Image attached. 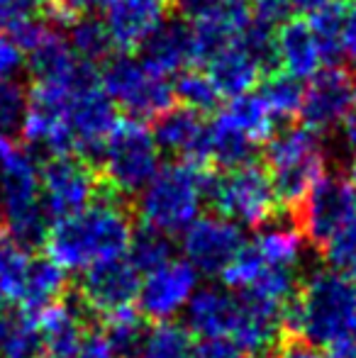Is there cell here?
<instances>
[{
    "label": "cell",
    "mask_w": 356,
    "mask_h": 358,
    "mask_svg": "<svg viewBox=\"0 0 356 358\" xmlns=\"http://www.w3.org/2000/svg\"><path fill=\"white\" fill-rule=\"evenodd\" d=\"M354 80L347 71L337 66L322 69L305 85L300 117L313 132H327L347 120L354 105Z\"/></svg>",
    "instance_id": "cell-17"
},
{
    "label": "cell",
    "mask_w": 356,
    "mask_h": 358,
    "mask_svg": "<svg viewBox=\"0 0 356 358\" xmlns=\"http://www.w3.org/2000/svg\"><path fill=\"white\" fill-rule=\"evenodd\" d=\"M257 256L269 266V268L280 271H298L303 261V234L293 224L285 222H269L259 229V234L249 241Z\"/></svg>",
    "instance_id": "cell-25"
},
{
    "label": "cell",
    "mask_w": 356,
    "mask_h": 358,
    "mask_svg": "<svg viewBox=\"0 0 356 358\" xmlns=\"http://www.w3.org/2000/svg\"><path fill=\"white\" fill-rule=\"evenodd\" d=\"M69 44H71L73 54L81 62L93 66L95 62H103L113 49L110 34L105 29L103 20L93 17V15H78L71 24H69Z\"/></svg>",
    "instance_id": "cell-33"
},
{
    "label": "cell",
    "mask_w": 356,
    "mask_h": 358,
    "mask_svg": "<svg viewBox=\"0 0 356 358\" xmlns=\"http://www.w3.org/2000/svg\"><path fill=\"white\" fill-rule=\"evenodd\" d=\"M252 20V0H215L213 8L205 10L193 22L195 62L208 64L215 54L232 47Z\"/></svg>",
    "instance_id": "cell-18"
},
{
    "label": "cell",
    "mask_w": 356,
    "mask_h": 358,
    "mask_svg": "<svg viewBox=\"0 0 356 358\" xmlns=\"http://www.w3.org/2000/svg\"><path fill=\"white\" fill-rule=\"evenodd\" d=\"M73 358H120V356L115 354V349L103 336V331H90Z\"/></svg>",
    "instance_id": "cell-44"
},
{
    "label": "cell",
    "mask_w": 356,
    "mask_h": 358,
    "mask_svg": "<svg viewBox=\"0 0 356 358\" xmlns=\"http://www.w3.org/2000/svg\"><path fill=\"white\" fill-rule=\"evenodd\" d=\"M259 95H262V100L266 103L271 115L276 117V122H280V120H290V117H295V115H300L305 88L293 76H288L283 71H273L266 76V80H264L262 85H259Z\"/></svg>",
    "instance_id": "cell-32"
},
{
    "label": "cell",
    "mask_w": 356,
    "mask_h": 358,
    "mask_svg": "<svg viewBox=\"0 0 356 358\" xmlns=\"http://www.w3.org/2000/svg\"><path fill=\"white\" fill-rule=\"evenodd\" d=\"M142 64L152 69L154 73L169 76L188 71V64L195 62V39L193 24H188L183 17L169 15L139 47Z\"/></svg>",
    "instance_id": "cell-20"
},
{
    "label": "cell",
    "mask_w": 356,
    "mask_h": 358,
    "mask_svg": "<svg viewBox=\"0 0 356 358\" xmlns=\"http://www.w3.org/2000/svg\"><path fill=\"white\" fill-rule=\"evenodd\" d=\"M342 52L356 59V0L342 3Z\"/></svg>",
    "instance_id": "cell-43"
},
{
    "label": "cell",
    "mask_w": 356,
    "mask_h": 358,
    "mask_svg": "<svg viewBox=\"0 0 356 358\" xmlns=\"http://www.w3.org/2000/svg\"><path fill=\"white\" fill-rule=\"evenodd\" d=\"M147 331L149 329L144 327L142 315L134 307L103 317V336L120 358H139Z\"/></svg>",
    "instance_id": "cell-31"
},
{
    "label": "cell",
    "mask_w": 356,
    "mask_h": 358,
    "mask_svg": "<svg viewBox=\"0 0 356 358\" xmlns=\"http://www.w3.org/2000/svg\"><path fill=\"white\" fill-rule=\"evenodd\" d=\"M327 271L356 283V217L322 246Z\"/></svg>",
    "instance_id": "cell-38"
},
{
    "label": "cell",
    "mask_w": 356,
    "mask_h": 358,
    "mask_svg": "<svg viewBox=\"0 0 356 358\" xmlns=\"http://www.w3.org/2000/svg\"><path fill=\"white\" fill-rule=\"evenodd\" d=\"M44 354L47 351H44L37 317L24 312L10 315L0 331V358H42Z\"/></svg>",
    "instance_id": "cell-30"
},
{
    "label": "cell",
    "mask_w": 356,
    "mask_h": 358,
    "mask_svg": "<svg viewBox=\"0 0 356 358\" xmlns=\"http://www.w3.org/2000/svg\"><path fill=\"white\" fill-rule=\"evenodd\" d=\"M198 292V271L188 261H169L144 275L139 287V315L154 322H173L178 312L188 310Z\"/></svg>",
    "instance_id": "cell-14"
},
{
    "label": "cell",
    "mask_w": 356,
    "mask_h": 358,
    "mask_svg": "<svg viewBox=\"0 0 356 358\" xmlns=\"http://www.w3.org/2000/svg\"><path fill=\"white\" fill-rule=\"evenodd\" d=\"M347 180H349V185L356 190V156L352 161H349V169H347Z\"/></svg>",
    "instance_id": "cell-51"
},
{
    "label": "cell",
    "mask_w": 356,
    "mask_h": 358,
    "mask_svg": "<svg viewBox=\"0 0 356 358\" xmlns=\"http://www.w3.org/2000/svg\"><path fill=\"white\" fill-rule=\"evenodd\" d=\"M103 13V24L113 47L122 54L139 49L144 39L169 17V0H83Z\"/></svg>",
    "instance_id": "cell-16"
},
{
    "label": "cell",
    "mask_w": 356,
    "mask_h": 358,
    "mask_svg": "<svg viewBox=\"0 0 356 358\" xmlns=\"http://www.w3.org/2000/svg\"><path fill=\"white\" fill-rule=\"evenodd\" d=\"M100 76V88L105 90L115 105L129 115V120H152L162 117L173 108V85L169 78L147 69L139 57L118 54L105 62Z\"/></svg>",
    "instance_id": "cell-7"
},
{
    "label": "cell",
    "mask_w": 356,
    "mask_h": 358,
    "mask_svg": "<svg viewBox=\"0 0 356 358\" xmlns=\"http://www.w3.org/2000/svg\"><path fill=\"white\" fill-rule=\"evenodd\" d=\"M188 358H244L242 351L225 339H203L200 344H193Z\"/></svg>",
    "instance_id": "cell-41"
},
{
    "label": "cell",
    "mask_w": 356,
    "mask_h": 358,
    "mask_svg": "<svg viewBox=\"0 0 356 358\" xmlns=\"http://www.w3.org/2000/svg\"><path fill=\"white\" fill-rule=\"evenodd\" d=\"M208 169L173 161L159 169L152 183L139 193L137 210L144 227L164 236L185 231L200 215L208 200Z\"/></svg>",
    "instance_id": "cell-3"
},
{
    "label": "cell",
    "mask_w": 356,
    "mask_h": 358,
    "mask_svg": "<svg viewBox=\"0 0 356 358\" xmlns=\"http://www.w3.org/2000/svg\"><path fill=\"white\" fill-rule=\"evenodd\" d=\"M127 259L132 261V266L137 271L152 273L154 268L173 261V246H171V241H169V236L142 227L139 231H134Z\"/></svg>",
    "instance_id": "cell-37"
},
{
    "label": "cell",
    "mask_w": 356,
    "mask_h": 358,
    "mask_svg": "<svg viewBox=\"0 0 356 358\" xmlns=\"http://www.w3.org/2000/svg\"><path fill=\"white\" fill-rule=\"evenodd\" d=\"M139 287H142L139 271L127 256H122L93 266L83 273L78 285V302L86 307V312H95L103 320L113 312L129 310L139 297Z\"/></svg>",
    "instance_id": "cell-15"
},
{
    "label": "cell",
    "mask_w": 356,
    "mask_h": 358,
    "mask_svg": "<svg viewBox=\"0 0 356 358\" xmlns=\"http://www.w3.org/2000/svg\"><path fill=\"white\" fill-rule=\"evenodd\" d=\"M159 144L154 132L139 120H122L103 151V183L115 195L142 193L159 173Z\"/></svg>",
    "instance_id": "cell-6"
},
{
    "label": "cell",
    "mask_w": 356,
    "mask_h": 358,
    "mask_svg": "<svg viewBox=\"0 0 356 358\" xmlns=\"http://www.w3.org/2000/svg\"><path fill=\"white\" fill-rule=\"evenodd\" d=\"M44 13V0H0V29L13 34L22 24L39 20Z\"/></svg>",
    "instance_id": "cell-40"
},
{
    "label": "cell",
    "mask_w": 356,
    "mask_h": 358,
    "mask_svg": "<svg viewBox=\"0 0 356 358\" xmlns=\"http://www.w3.org/2000/svg\"><path fill=\"white\" fill-rule=\"evenodd\" d=\"M103 178L78 156H57L42 166V205L49 222L83 213L98 200Z\"/></svg>",
    "instance_id": "cell-10"
},
{
    "label": "cell",
    "mask_w": 356,
    "mask_h": 358,
    "mask_svg": "<svg viewBox=\"0 0 356 358\" xmlns=\"http://www.w3.org/2000/svg\"><path fill=\"white\" fill-rule=\"evenodd\" d=\"M273 358H329V356L325 354V351L315 349V346L305 344V341L288 339Z\"/></svg>",
    "instance_id": "cell-45"
},
{
    "label": "cell",
    "mask_w": 356,
    "mask_h": 358,
    "mask_svg": "<svg viewBox=\"0 0 356 358\" xmlns=\"http://www.w3.org/2000/svg\"><path fill=\"white\" fill-rule=\"evenodd\" d=\"M342 3L327 5V8L318 10V13L310 15V27L313 34L320 44V52H322V62L325 64H337V59L342 57Z\"/></svg>",
    "instance_id": "cell-36"
},
{
    "label": "cell",
    "mask_w": 356,
    "mask_h": 358,
    "mask_svg": "<svg viewBox=\"0 0 356 358\" xmlns=\"http://www.w3.org/2000/svg\"><path fill=\"white\" fill-rule=\"evenodd\" d=\"M132 220L122 198L110 188L83 213L54 222L44 241L47 259L66 273H86L93 266L127 256L132 244Z\"/></svg>",
    "instance_id": "cell-1"
},
{
    "label": "cell",
    "mask_w": 356,
    "mask_h": 358,
    "mask_svg": "<svg viewBox=\"0 0 356 358\" xmlns=\"http://www.w3.org/2000/svg\"><path fill=\"white\" fill-rule=\"evenodd\" d=\"M64 297H66V271H62L49 259H34L27 285L20 297V312L37 317Z\"/></svg>",
    "instance_id": "cell-26"
},
{
    "label": "cell",
    "mask_w": 356,
    "mask_h": 358,
    "mask_svg": "<svg viewBox=\"0 0 356 358\" xmlns=\"http://www.w3.org/2000/svg\"><path fill=\"white\" fill-rule=\"evenodd\" d=\"M78 88L57 83H34L27 93V113L22 120V137L39 146L52 159L73 156V134L69 127V110Z\"/></svg>",
    "instance_id": "cell-9"
},
{
    "label": "cell",
    "mask_w": 356,
    "mask_h": 358,
    "mask_svg": "<svg viewBox=\"0 0 356 358\" xmlns=\"http://www.w3.org/2000/svg\"><path fill=\"white\" fill-rule=\"evenodd\" d=\"M8 320H10V312H8V307H5V295L0 292V331H3V327Z\"/></svg>",
    "instance_id": "cell-50"
},
{
    "label": "cell",
    "mask_w": 356,
    "mask_h": 358,
    "mask_svg": "<svg viewBox=\"0 0 356 358\" xmlns=\"http://www.w3.org/2000/svg\"><path fill=\"white\" fill-rule=\"evenodd\" d=\"M27 93L22 83L8 78L0 80V132H13L22 127L24 113H27Z\"/></svg>",
    "instance_id": "cell-39"
},
{
    "label": "cell",
    "mask_w": 356,
    "mask_h": 358,
    "mask_svg": "<svg viewBox=\"0 0 356 358\" xmlns=\"http://www.w3.org/2000/svg\"><path fill=\"white\" fill-rule=\"evenodd\" d=\"M154 139L159 149L180 156L185 164L208 169L210 164V146H208V127L203 117L188 108H171L157 117L154 124Z\"/></svg>",
    "instance_id": "cell-21"
},
{
    "label": "cell",
    "mask_w": 356,
    "mask_h": 358,
    "mask_svg": "<svg viewBox=\"0 0 356 358\" xmlns=\"http://www.w3.org/2000/svg\"><path fill=\"white\" fill-rule=\"evenodd\" d=\"M244 315L242 295L227 290V287H203L193 295L185 312L190 334L203 339H225L232 341L239 322Z\"/></svg>",
    "instance_id": "cell-19"
},
{
    "label": "cell",
    "mask_w": 356,
    "mask_h": 358,
    "mask_svg": "<svg viewBox=\"0 0 356 358\" xmlns=\"http://www.w3.org/2000/svg\"><path fill=\"white\" fill-rule=\"evenodd\" d=\"M37 324L42 331L44 351L52 358H73L81 349L83 339L90 334L86 307L78 300H59L37 315Z\"/></svg>",
    "instance_id": "cell-22"
},
{
    "label": "cell",
    "mask_w": 356,
    "mask_h": 358,
    "mask_svg": "<svg viewBox=\"0 0 356 358\" xmlns=\"http://www.w3.org/2000/svg\"><path fill=\"white\" fill-rule=\"evenodd\" d=\"M193 341L188 327L178 322H157L147 331L139 358H188Z\"/></svg>",
    "instance_id": "cell-34"
},
{
    "label": "cell",
    "mask_w": 356,
    "mask_h": 358,
    "mask_svg": "<svg viewBox=\"0 0 356 358\" xmlns=\"http://www.w3.org/2000/svg\"><path fill=\"white\" fill-rule=\"evenodd\" d=\"M208 76L213 78V83L218 85L220 95L227 98H242L247 95L254 85H259L264 76V69L259 66V62L242 47L234 42L232 47L222 49L220 54H215L208 62Z\"/></svg>",
    "instance_id": "cell-24"
},
{
    "label": "cell",
    "mask_w": 356,
    "mask_h": 358,
    "mask_svg": "<svg viewBox=\"0 0 356 358\" xmlns=\"http://www.w3.org/2000/svg\"><path fill=\"white\" fill-rule=\"evenodd\" d=\"M290 3V10H298V13H318V10L327 8V5L337 3V0H288Z\"/></svg>",
    "instance_id": "cell-47"
},
{
    "label": "cell",
    "mask_w": 356,
    "mask_h": 358,
    "mask_svg": "<svg viewBox=\"0 0 356 358\" xmlns=\"http://www.w3.org/2000/svg\"><path fill=\"white\" fill-rule=\"evenodd\" d=\"M218 115H222L229 124H234L239 132H244L257 144L273 137L276 134L273 129H276V124H278L259 93H247V95H242V98L229 100L227 108Z\"/></svg>",
    "instance_id": "cell-28"
},
{
    "label": "cell",
    "mask_w": 356,
    "mask_h": 358,
    "mask_svg": "<svg viewBox=\"0 0 356 358\" xmlns=\"http://www.w3.org/2000/svg\"><path fill=\"white\" fill-rule=\"evenodd\" d=\"M356 217V190L347 178L325 176L295 210V227L308 241L325 246Z\"/></svg>",
    "instance_id": "cell-11"
},
{
    "label": "cell",
    "mask_w": 356,
    "mask_h": 358,
    "mask_svg": "<svg viewBox=\"0 0 356 358\" xmlns=\"http://www.w3.org/2000/svg\"><path fill=\"white\" fill-rule=\"evenodd\" d=\"M208 200L220 217L239 227H266L273 222L280 205L269 171L257 164L225 171L222 176H210Z\"/></svg>",
    "instance_id": "cell-8"
},
{
    "label": "cell",
    "mask_w": 356,
    "mask_h": 358,
    "mask_svg": "<svg viewBox=\"0 0 356 358\" xmlns=\"http://www.w3.org/2000/svg\"><path fill=\"white\" fill-rule=\"evenodd\" d=\"M180 15H190V17H200L205 10L215 5V0H169Z\"/></svg>",
    "instance_id": "cell-46"
},
{
    "label": "cell",
    "mask_w": 356,
    "mask_h": 358,
    "mask_svg": "<svg viewBox=\"0 0 356 358\" xmlns=\"http://www.w3.org/2000/svg\"><path fill=\"white\" fill-rule=\"evenodd\" d=\"M276 62L283 73L293 78H313L322 66V52L313 34V27L305 20H285L276 29Z\"/></svg>",
    "instance_id": "cell-23"
},
{
    "label": "cell",
    "mask_w": 356,
    "mask_h": 358,
    "mask_svg": "<svg viewBox=\"0 0 356 358\" xmlns=\"http://www.w3.org/2000/svg\"><path fill=\"white\" fill-rule=\"evenodd\" d=\"M0 217L3 229L24 249L47 241L52 222L42 205V169L29 151L15 149L0 171Z\"/></svg>",
    "instance_id": "cell-4"
},
{
    "label": "cell",
    "mask_w": 356,
    "mask_h": 358,
    "mask_svg": "<svg viewBox=\"0 0 356 358\" xmlns=\"http://www.w3.org/2000/svg\"><path fill=\"white\" fill-rule=\"evenodd\" d=\"M115 103L105 95L98 83L78 88L73 93L71 110H69V127L73 134V156L88 161H100L103 151L118 127Z\"/></svg>",
    "instance_id": "cell-13"
},
{
    "label": "cell",
    "mask_w": 356,
    "mask_h": 358,
    "mask_svg": "<svg viewBox=\"0 0 356 358\" xmlns=\"http://www.w3.org/2000/svg\"><path fill=\"white\" fill-rule=\"evenodd\" d=\"M244 244L247 241L242 227L215 215L198 217L180 239L185 261L205 275H222L244 249Z\"/></svg>",
    "instance_id": "cell-12"
},
{
    "label": "cell",
    "mask_w": 356,
    "mask_h": 358,
    "mask_svg": "<svg viewBox=\"0 0 356 358\" xmlns=\"http://www.w3.org/2000/svg\"><path fill=\"white\" fill-rule=\"evenodd\" d=\"M15 149H17V146L13 144V139H10L8 134H3V132H0V171H3L5 161H8L10 156L15 154Z\"/></svg>",
    "instance_id": "cell-49"
},
{
    "label": "cell",
    "mask_w": 356,
    "mask_h": 358,
    "mask_svg": "<svg viewBox=\"0 0 356 358\" xmlns=\"http://www.w3.org/2000/svg\"><path fill=\"white\" fill-rule=\"evenodd\" d=\"M285 331L327 354L356 344V283L327 268L310 273L288 307Z\"/></svg>",
    "instance_id": "cell-2"
},
{
    "label": "cell",
    "mask_w": 356,
    "mask_h": 358,
    "mask_svg": "<svg viewBox=\"0 0 356 358\" xmlns=\"http://www.w3.org/2000/svg\"><path fill=\"white\" fill-rule=\"evenodd\" d=\"M208 146L210 161H215L225 171L254 164V156H257V142L239 132L234 124H229L222 115H218L208 127Z\"/></svg>",
    "instance_id": "cell-27"
},
{
    "label": "cell",
    "mask_w": 356,
    "mask_h": 358,
    "mask_svg": "<svg viewBox=\"0 0 356 358\" xmlns=\"http://www.w3.org/2000/svg\"><path fill=\"white\" fill-rule=\"evenodd\" d=\"M342 129H344V139H347V144L356 151V98H354V105H352V110H349L347 120L342 122Z\"/></svg>",
    "instance_id": "cell-48"
},
{
    "label": "cell",
    "mask_w": 356,
    "mask_h": 358,
    "mask_svg": "<svg viewBox=\"0 0 356 358\" xmlns=\"http://www.w3.org/2000/svg\"><path fill=\"white\" fill-rule=\"evenodd\" d=\"M269 176L280 205L298 208L320 178H325V151L320 134L305 124L276 132L266 144Z\"/></svg>",
    "instance_id": "cell-5"
},
{
    "label": "cell",
    "mask_w": 356,
    "mask_h": 358,
    "mask_svg": "<svg viewBox=\"0 0 356 358\" xmlns=\"http://www.w3.org/2000/svg\"><path fill=\"white\" fill-rule=\"evenodd\" d=\"M32 264L34 259L29 256V251L0 227V292L5 295V300L20 302Z\"/></svg>",
    "instance_id": "cell-29"
},
{
    "label": "cell",
    "mask_w": 356,
    "mask_h": 358,
    "mask_svg": "<svg viewBox=\"0 0 356 358\" xmlns=\"http://www.w3.org/2000/svg\"><path fill=\"white\" fill-rule=\"evenodd\" d=\"M173 93H176V98L183 103V108L193 110V113H198V115L213 113L220 105V98H222L218 85H215L213 78L208 76V71H195V69H188V71L178 73Z\"/></svg>",
    "instance_id": "cell-35"
},
{
    "label": "cell",
    "mask_w": 356,
    "mask_h": 358,
    "mask_svg": "<svg viewBox=\"0 0 356 358\" xmlns=\"http://www.w3.org/2000/svg\"><path fill=\"white\" fill-rule=\"evenodd\" d=\"M83 0H44V13L59 24H71L81 15Z\"/></svg>",
    "instance_id": "cell-42"
}]
</instances>
